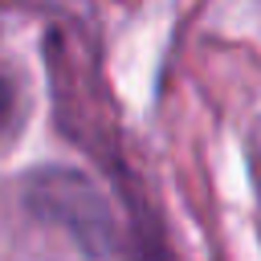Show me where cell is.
<instances>
[{"label":"cell","mask_w":261,"mask_h":261,"mask_svg":"<svg viewBox=\"0 0 261 261\" xmlns=\"http://www.w3.org/2000/svg\"><path fill=\"white\" fill-rule=\"evenodd\" d=\"M4 106H8V86L0 82V114H4Z\"/></svg>","instance_id":"cell-1"}]
</instances>
